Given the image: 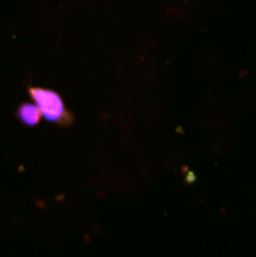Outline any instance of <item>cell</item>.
<instances>
[{
    "label": "cell",
    "instance_id": "6da1fadb",
    "mask_svg": "<svg viewBox=\"0 0 256 257\" xmlns=\"http://www.w3.org/2000/svg\"><path fill=\"white\" fill-rule=\"evenodd\" d=\"M29 94L44 119L60 125H69L72 123L73 117L65 110L64 103L58 93L43 88H29Z\"/></svg>",
    "mask_w": 256,
    "mask_h": 257
},
{
    "label": "cell",
    "instance_id": "7a4b0ae2",
    "mask_svg": "<svg viewBox=\"0 0 256 257\" xmlns=\"http://www.w3.org/2000/svg\"><path fill=\"white\" fill-rule=\"evenodd\" d=\"M17 115L18 119L27 127H34L40 122V118H42V113L38 105L32 104V103H24L20 105Z\"/></svg>",
    "mask_w": 256,
    "mask_h": 257
}]
</instances>
